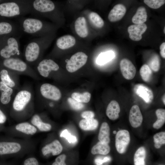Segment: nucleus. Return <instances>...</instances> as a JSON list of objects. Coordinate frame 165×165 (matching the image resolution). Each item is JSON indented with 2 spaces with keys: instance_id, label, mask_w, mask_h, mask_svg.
Here are the masks:
<instances>
[{
  "instance_id": "nucleus-40",
  "label": "nucleus",
  "mask_w": 165,
  "mask_h": 165,
  "mask_svg": "<svg viewBox=\"0 0 165 165\" xmlns=\"http://www.w3.org/2000/svg\"><path fill=\"white\" fill-rule=\"evenodd\" d=\"M66 156L64 154H62L58 156L51 165H67L65 163Z\"/></svg>"
},
{
  "instance_id": "nucleus-14",
  "label": "nucleus",
  "mask_w": 165,
  "mask_h": 165,
  "mask_svg": "<svg viewBox=\"0 0 165 165\" xmlns=\"http://www.w3.org/2000/svg\"><path fill=\"white\" fill-rule=\"evenodd\" d=\"M147 29V26L144 23L130 25L127 29L130 38L134 41L140 40L142 38V34L145 33Z\"/></svg>"
},
{
  "instance_id": "nucleus-42",
  "label": "nucleus",
  "mask_w": 165,
  "mask_h": 165,
  "mask_svg": "<svg viewBox=\"0 0 165 165\" xmlns=\"http://www.w3.org/2000/svg\"><path fill=\"white\" fill-rule=\"evenodd\" d=\"M95 116L94 113L90 111H85L81 114L82 117L86 119H89L94 118Z\"/></svg>"
},
{
  "instance_id": "nucleus-35",
  "label": "nucleus",
  "mask_w": 165,
  "mask_h": 165,
  "mask_svg": "<svg viewBox=\"0 0 165 165\" xmlns=\"http://www.w3.org/2000/svg\"><path fill=\"white\" fill-rule=\"evenodd\" d=\"M153 138L154 147L156 148H159L165 143V132L157 133L154 135Z\"/></svg>"
},
{
  "instance_id": "nucleus-51",
  "label": "nucleus",
  "mask_w": 165,
  "mask_h": 165,
  "mask_svg": "<svg viewBox=\"0 0 165 165\" xmlns=\"http://www.w3.org/2000/svg\"><path fill=\"white\" fill-rule=\"evenodd\" d=\"M162 165V164H160V165Z\"/></svg>"
},
{
  "instance_id": "nucleus-43",
  "label": "nucleus",
  "mask_w": 165,
  "mask_h": 165,
  "mask_svg": "<svg viewBox=\"0 0 165 165\" xmlns=\"http://www.w3.org/2000/svg\"><path fill=\"white\" fill-rule=\"evenodd\" d=\"M6 120V116L1 107H0V125L4 123Z\"/></svg>"
},
{
  "instance_id": "nucleus-26",
  "label": "nucleus",
  "mask_w": 165,
  "mask_h": 165,
  "mask_svg": "<svg viewBox=\"0 0 165 165\" xmlns=\"http://www.w3.org/2000/svg\"><path fill=\"white\" fill-rule=\"evenodd\" d=\"M10 71L6 68L0 67V80L11 88L15 86V82L10 75Z\"/></svg>"
},
{
  "instance_id": "nucleus-30",
  "label": "nucleus",
  "mask_w": 165,
  "mask_h": 165,
  "mask_svg": "<svg viewBox=\"0 0 165 165\" xmlns=\"http://www.w3.org/2000/svg\"><path fill=\"white\" fill-rule=\"evenodd\" d=\"M115 56L114 53L112 51L101 53L96 59V63L99 65L104 64L112 60Z\"/></svg>"
},
{
  "instance_id": "nucleus-21",
  "label": "nucleus",
  "mask_w": 165,
  "mask_h": 165,
  "mask_svg": "<svg viewBox=\"0 0 165 165\" xmlns=\"http://www.w3.org/2000/svg\"><path fill=\"white\" fill-rule=\"evenodd\" d=\"M120 108L118 102L113 100L108 104L106 110V114L109 119L111 120H116L119 116Z\"/></svg>"
},
{
  "instance_id": "nucleus-23",
  "label": "nucleus",
  "mask_w": 165,
  "mask_h": 165,
  "mask_svg": "<svg viewBox=\"0 0 165 165\" xmlns=\"http://www.w3.org/2000/svg\"><path fill=\"white\" fill-rule=\"evenodd\" d=\"M147 15L146 10L143 6L139 7L132 19V22L135 24L145 23L147 20Z\"/></svg>"
},
{
  "instance_id": "nucleus-33",
  "label": "nucleus",
  "mask_w": 165,
  "mask_h": 165,
  "mask_svg": "<svg viewBox=\"0 0 165 165\" xmlns=\"http://www.w3.org/2000/svg\"><path fill=\"white\" fill-rule=\"evenodd\" d=\"M71 97L72 98L80 102L87 103L90 101L91 95L88 92H85L82 94L74 92L72 94Z\"/></svg>"
},
{
  "instance_id": "nucleus-27",
  "label": "nucleus",
  "mask_w": 165,
  "mask_h": 165,
  "mask_svg": "<svg viewBox=\"0 0 165 165\" xmlns=\"http://www.w3.org/2000/svg\"><path fill=\"white\" fill-rule=\"evenodd\" d=\"M98 125V121L94 118L80 121L79 126L81 129L84 130H92L96 129Z\"/></svg>"
},
{
  "instance_id": "nucleus-18",
  "label": "nucleus",
  "mask_w": 165,
  "mask_h": 165,
  "mask_svg": "<svg viewBox=\"0 0 165 165\" xmlns=\"http://www.w3.org/2000/svg\"><path fill=\"white\" fill-rule=\"evenodd\" d=\"M63 147L60 141L55 140L51 143L46 145L42 149L43 155L46 156L51 153L53 156L60 154L63 150Z\"/></svg>"
},
{
  "instance_id": "nucleus-24",
  "label": "nucleus",
  "mask_w": 165,
  "mask_h": 165,
  "mask_svg": "<svg viewBox=\"0 0 165 165\" xmlns=\"http://www.w3.org/2000/svg\"><path fill=\"white\" fill-rule=\"evenodd\" d=\"M31 122L33 125L37 127L41 131H49L51 129V125L43 122L40 116L37 114H35L32 116Z\"/></svg>"
},
{
  "instance_id": "nucleus-4",
  "label": "nucleus",
  "mask_w": 165,
  "mask_h": 165,
  "mask_svg": "<svg viewBox=\"0 0 165 165\" xmlns=\"http://www.w3.org/2000/svg\"><path fill=\"white\" fill-rule=\"evenodd\" d=\"M21 36H6L0 38V58H20L19 40Z\"/></svg>"
},
{
  "instance_id": "nucleus-2",
  "label": "nucleus",
  "mask_w": 165,
  "mask_h": 165,
  "mask_svg": "<svg viewBox=\"0 0 165 165\" xmlns=\"http://www.w3.org/2000/svg\"><path fill=\"white\" fill-rule=\"evenodd\" d=\"M47 40L46 37H38L31 40L25 46L24 55L27 63L33 64L38 63L42 52L46 47Z\"/></svg>"
},
{
  "instance_id": "nucleus-34",
  "label": "nucleus",
  "mask_w": 165,
  "mask_h": 165,
  "mask_svg": "<svg viewBox=\"0 0 165 165\" xmlns=\"http://www.w3.org/2000/svg\"><path fill=\"white\" fill-rule=\"evenodd\" d=\"M89 16L91 21L95 26L99 28L103 26L104 21L97 13L94 12H91L90 13Z\"/></svg>"
},
{
  "instance_id": "nucleus-7",
  "label": "nucleus",
  "mask_w": 165,
  "mask_h": 165,
  "mask_svg": "<svg viewBox=\"0 0 165 165\" xmlns=\"http://www.w3.org/2000/svg\"><path fill=\"white\" fill-rule=\"evenodd\" d=\"M87 58V56L83 52L75 53L72 56L66 64L67 70L71 73L77 71L86 64Z\"/></svg>"
},
{
  "instance_id": "nucleus-49",
  "label": "nucleus",
  "mask_w": 165,
  "mask_h": 165,
  "mask_svg": "<svg viewBox=\"0 0 165 165\" xmlns=\"http://www.w3.org/2000/svg\"><path fill=\"white\" fill-rule=\"evenodd\" d=\"M4 1L0 0V3L3 2Z\"/></svg>"
},
{
  "instance_id": "nucleus-15",
  "label": "nucleus",
  "mask_w": 165,
  "mask_h": 165,
  "mask_svg": "<svg viewBox=\"0 0 165 165\" xmlns=\"http://www.w3.org/2000/svg\"><path fill=\"white\" fill-rule=\"evenodd\" d=\"M129 121L131 126L134 128L139 127L141 124L143 116L138 105H134L131 107L129 112Z\"/></svg>"
},
{
  "instance_id": "nucleus-12",
  "label": "nucleus",
  "mask_w": 165,
  "mask_h": 165,
  "mask_svg": "<svg viewBox=\"0 0 165 165\" xmlns=\"http://www.w3.org/2000/svg\"><path fill=\"white\" fill-rule=\"evenodd\" d=\"M120 67L122 74L126 79L131 80L134 78L136 68L130 60L127 58L122 59L120 63Z\"/></svg>"
},
{
  "instance_id": "nucleus-36",
  "label": "nucleus",
  "mask_w": 165,
  "mask_h": 165,
  "mask_svg": "<svg viewBox=\"0 0 165 165\" xmlns=\"http://www.w3.org/2000/svg\"><path fill=\"white\" fill-rule=\"evenodd\" d=\"M148 64L150 69L155 72L158 71L160 68V59L157 54L154 55L149 61Z\"/></svg>"
},
{
  "instance_id": "nucleus-32",
  "label": "nucleus",
  "mask_w": 165,
  "mask_h": 165,
  "mask_svg": "<svg viewBox=\"0 0 165 165\" xmlns=\"http://www.w3.org/2000/svg\"><path fill=\"white\" fill-rule=\"evenodd\" d=\"M140 74L142 80L148 82L152 78V72L148 65L144 64L140 69Z\"/></svg>"
},
{
  "instance_id": "nucleus-22",
  "label": "nucleus",
  "mask_w": 165,
  "mask_h": 165,
  "mask_svg": "<svg viewBox=\"0 0 165 165\" xmlns=\"http://www.w3.org/2000/svg\"><path fill=\"white\" fill-rule=\"evenodd\" d=\"M110 129L108 124L103 123L99 130L98 139L99 141L108 144L110 142Z\"/></svg>"
},
{
  "instance_id": "nucleus-1",
  "label": "nucleus",
  "mask_w": 165,
  "mask_h": 165,
  "mask_svg": "<svg viewBox=\"0 0 165 165\" xmlns=\"http://www.w3.org/2000/svg\"><path fill=\"white\" fill-rule=\"evenodd\" d=\"M31 10V0L4 1L0 3V19L24 16Z\"/></svg>"
},
{
  "instance_id": "nucleus-10",
  "label": "nucleus",
  "mask_w": 165,
  "mask_h": 165,
  "mask_svg": "<svg viewBox=\"0 0 165 165\" xmlns=\"http://www.w3.org/2000/svg\"><path fill=\"white\" fill-rule=\"evenodd\" d=\"M40 91L44 98L54 101L59 100L61 97L60 90L56 86L48 83L42 84L41 86Z\"/></svg>"
},
{
  "instance_id": "nucleus-50",
  "label": "nucleus",
  "mask_w": 165,
  "mask_h": 165,
  "mask_svg": "<svg viewBox=\"0 0 165 165\" xmlns=\"http://www.w3.org/2000/svg\"><path fill=\"white\" fill-rule=\"evenodd\" d=\"M113 133L114 134H115L116 133V131H114Z\"/></svg>"
},
{
  "instance_id": "nucleus-25",
  "label": "nucleus",
  "mask_w": 165,
  "mask_h": 165,
  "mask_svg": "<svg viewBox=\"0 0 165 165\" xmlns=\"http://www.w3.org/2000/svg\"><path fill=\"white\" fill-rule=\"evenodd\" d=\"M110 150V148L108 144L99 141L93 146L91 153L93 155H106L109 152Z\"/></svg>"
},
{
  "instance_id": "nucleus-46",
  "label": "nucleus",
  "mask_w": 165,
  "mask_h": 165,
  "mask_svg": "<svg viewBox=\"0 0 165 165\" xmlns=\"http://www.w3.org/2000/svg\"><path fill=\"white\" fill-rule=\"evenodd\" d=\"M0 165H10L9 163H7L6 162L0 160Z\"/></svg>"
},
{
  "instance_id": "nucleus-9",
  "label": "nucleus",
  "mask_w": 165,
  "mask_h": 165,
  "mask_svg": "<svg viewBox=\"0 0 165 165\" xmlns=\"http://www.w3.org/2000/svg\"><path fill=\"white\" fill-rule=\"evenodd\" d=\"M36 68L39 74L42 76L47 77L52 71H58V64L51 59H44L37 64Z\"/></svg>"
},
{
  "instance_id": "nucleus-37",
  "label": "nucleus",
  "mask_w": 165,
  "mask_h": 165,
  "mask_svg": "<svg viewBox=\"0 0 165 165\" xmlns=\"http://www.w3.org/2000/svg\"><path fill=\"white\" fill-rule=\"evenodd\" d=\"M144 2L149 7L153 9H157L165 3L164 0H144Z\"/></svg>"
},
{
  "instance_id": "nucleus-16",
  "label": "nucleus",
  "mask_w": 165,
  "mask_h": 165,
  "mask_svg": "<svg viewBox=\"0 0 165 165\" xmlns=\"http://www.w3.org/2000/svg\"><path fill=\"white\" fill-rule=\"evenodd\" d=\"M13 92L12 88L0 80V107L8 105L10 102Z\"/></svg>"
},
{
  "instance_id": "nucleus-3",
  "label": "nucleus",
  "mask_w": 165,
  "mask_h": 165,
  "mask_svg": "<svg viewBox=\"0 0 165 165\" xmlns=\"http://www.w3.org/2000/svg\"><path fill=\"white\" fill-rule=\"evenodd\" d=\"M17 20L22 33L38 37L44 36L47 31L46 24L38 18L22 16L17 18Z\"/></svg>"
},
{
  "instance_id": "nucleus-6",
  "label": "nucleus",
  "mask_w": 165,
  "mask_h": 165,
  "mask_svg": "<svg viewBox=\"0 0 165 165\" xmlns=\"http://www.w3.org/2000/svg\"><path fill=\"white\" fill-rule=\"evenodd\" d=\"M22 33L17 22L8 19H0V38L21 36Z\"/></svg>"
},
{
  "instance_id": "nucleus-47",
  "label": "nucleus",
  "mask_w": 165,
  "mask_h": 165,
  "mask_svg": "<svg viewBox=\"0 0 165 165\" xmlns=\"http://www.w3.org/2000/svg\"><path fill=\"white\" fill-rule=\"evenodd\" d=\"M165 94H164L163 97H162V101H163V102L164 104L165 105Z\"/></svg>"
},
{
  "instance_id": "nucleus-29",
  "label": "nucleus",
  "mask_w": 165,
  "mask_h": 165,
  "mask_svg": "<svg viewBox=\"0 0 165 165\" xmlns=\"http://www.w3.org/2000/svg\"><path fill=\"white\" fill-rule=\"evenodd\" d=\"M146 155V152L145 148L141 147L139 148L134 155V165H145Z\"/></svg>"
},
{
  "instance_id": "nucleus-48",
  "label": "nucleus",
  "mask_w": 165,
  "mask_h": 165,
  "mask_svg": "<svg viewBox=\"0 0 165 165\" xmlns=\"http://www.w3.org/2000/svg\"><path fill=\"white\" fill-rule=\"evenodd\" d=\"M163 32L164 34H165V27H164V30H163Z\"/></svg>"
},
{
  "instance_id": "nucleus-39",
  "label": "nucleus",
  "mask_w": 165,
  "mask_h": 165,
  "mask_svg": "<svg viewBox=\"0 0 165 165\" xmlns=\"http://www.w3.org/2000/svg\"><path fill=\"white\" fill-rule=\"evenodd\" d=\"M60 136L66 138L70 143H74L76 141V138L75 136L72 135L67 130H65L61 133Z\"/></svg>"
},
{
  "instance_id": "nucleus-44",
  "label": "nucleus",
  "mask_w": 165,
  "mask_h": 165,
  "mask_svg": "<svg viewBox=\"0 0 165 165\" xmlns=\"http://www.w3.org/2000/svg\"><path fill=\"white\" fill-rule=\"evenodd\" d=\"M160 53L161 57L165 58V42H163L160 46Z\"/></svg>"
},
{
  "instance_id": "nucleus-13",
  "label": "nucleus",
  "mask_w": 165,
  "mask_h": 165,
  "mask_svg": "<svg viewBox=\"0 0 165 165\" xmlns=\"http://www.w3.org/2000/svg\"><path fill=\"white\" fill-rule=\"evenodd\" d=\"M134 90L137 95L141 98L146 103H149L153 101L154 94L152 90L145 84H136L134 87Z\"/></svg>"
},
{
  "instance_id": "nucleus-28",
  "label": "nucleus",
  "mask_w": 165,
  "mask_h": 165,
  "mask_svg": "<svg viewBox=\"0 0 165 165\" xmlns=\"http://www.w3.org/2000/svg\"><path fill=\"white\" fill-rule=\"evenodd\" d=\"M15 128L18 131L28 135H33L37 131L36 128L28 122L19 123L16 125Z\"/></svg>"
},
{
  "instance_id": "nucleus-8",
  "label": "nucleus",
  "mask_w": 165,
  "mask_h": 165,
  "mask_svg": "<svg viewBox=\"0 0 165 165\" xmlns=\"http://www.w3.org/2000/svg\"><path fill=\"white\" fill-rule=\"evenodd\" d=\"M130 141V134L128 130H122L118 131L115 137V146L117 151L120 154L124 153Z\"/></svg>"
},
{
  "instance_id": "nucleus-5",
  "label": "nucleus",
  "mask_w": 165,
  "mask_h": 165,
  "mask_svg": "<svg viewBox=\"0 0 165 165\" xmlns=\"http://www.w3.org/2000/svg\"><path fill=\"white\" fill-rule=\"evenodd\" d=\"M0 67L11 71L24 72L30 69L28 64L18 57H11L6 59L0 58Z\"/></svg>"
},
{
  "instance_id": "nucleus-45",
  "label": "nucleus",
  "mask_w": 165,
  "mask_h": 165,
  "mask_svg": "<svg viewBox=\"0 0 165 165\" xmlns=\"http://www.w3.org/2000/svg\"><path fill=\"white\" fill-rule=\"evenodd\" d=\"M110 158L109 157H105L103 160L97 159L96 162L97 165H101L103 163L108 162L110 160Z\"/></svg>"
},
{
  "instance_id": "nucleus-11",
  "label": "nucleus",
  "mask_w": 165,
  "mask_h": 165,
  "mask_svg": "<svg viewBox=\"0 0 165 165\" xmlns=\"http://www.w3.org/2000/svg\"><path fill=\"white\" fill-rule=\"evenodd\" d=\"M31 94L29 91L24 90L19 92L16 95L13 103V107L16 111L22 110L30 101Z\"/></svg>"
},
{
  "instance_id": "nucleus-41",
  "label": "nucleus",
  "mask_w": 165,
  "mask_h": 165,
  "mask_svg": "<svg viewBox=\"0 0 165 165\" xmlns=\"http://www.w3.org/2000/svg\"><path fill=\"white\" fill-rule=\"evenodd\" d=\"M22 165H40V164L36 158L31 157L25 160Z\"/></svg>"
},
{
  "instance_id": "nucleus-19",
  "label": "nucleus",
  "mask_w": 165,
  "mask_h": 165,
  "mask_svg": "<svg viewBox=\"0 0 165 165\" xmlns=\"http://www.w3.org/2000/svg\"><path fill=\"white\" fill-rule=\"evenodd\" d=\"M75 42V39L74 37L70 35H66L57 39L56 45L57 47L60 49L65 50L73 46Z\"/></svg>"
},
{
  "instance_id": "nucleus-38",
  "label": "nucleus",
  "mask_w": 165,
  "mask_h": 165,
  "mask_svg": "<svg viewBox=\"0 0 165 165\" xmlns=\"http://www.w3.org/2000/svg\"><path fill=\"white\" fill-rule=\"evenodd\" d=\"M68 102L73 109L76 110H79L82 109L84 107V105L72 98L68 97L67 99Z\"/></svg>"
},
{
  "instance_id": "nucleus-17",
  "label": "nucleus",
  "mask_w": 165,
  "mask_h": 165,
  "mask_svg": "<svg viewBox=\"0 0 165 165\" xmlns=\"http://www.w3.org/2000/svg\"><path fill=\"white\" fill-rule=\"evenodd\" d=\"M126 11L124 6L122 4H117L110 11L108 16V19L112 22L118 21L124 16Z\"/></svg>"
},
{
  "instance_id": "nucleus-31",
  "label": "nucleus",
  "mask_w": 165,
  "mask_h": 165,
  "mask_svg": "<svg viewBox=\"0 0 165 165\" xmlns=\"http://www.w3.org/2000/svg\"><path fill=\"white\" fill-rule=\"evenodd\" d=\"M157 119L153 124V127L158 129L161 127L165 122V110L163 108H159L156 111Z\"/></svg>"
},
{
  "instance_id": "nucleus-20",
  "label": "nucleus",
  "mask_w": 165,
  "mask_h": 165,
  "mask_svg": "<svg viewBox=\"0 0 165 165\" xmlns=\"http://www.w3.org/2000/svg\"><path fill=\"white\" fill-rule=\"evenodd\" d=\"M75 28L76 33L80 37L84 38L88 35V29L84 17H79L77 19L75 23Z\"/></svg>"
}]
</instances>
